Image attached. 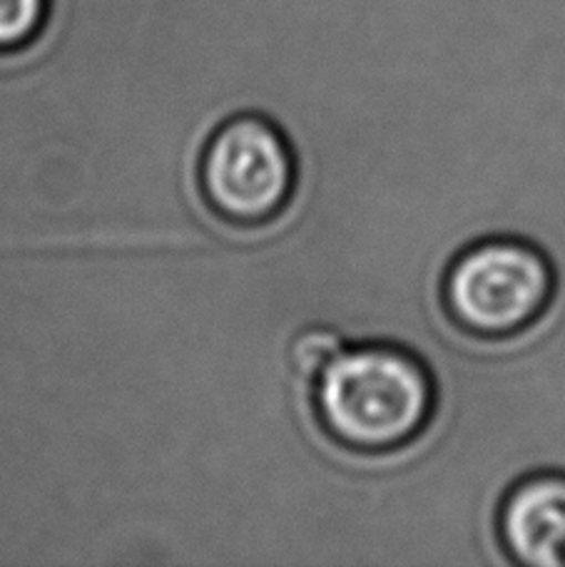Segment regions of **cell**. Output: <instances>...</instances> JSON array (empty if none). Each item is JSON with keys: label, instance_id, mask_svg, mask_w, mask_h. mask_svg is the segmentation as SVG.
Returning <instances> with one entry per match:
<instances>
[{"label": "cell", "instance_id": "obj_2", "mask_svg": "<svg viewBox=\"0 0 565 567\" xmlns=\"http://www.w3.org/2000/svg\"><path fill=\"white\" fill-rule=\"evenodd\" d=\"M556 277L548 259L518 239H489L463 249L443 277V303L459 329L503 339L536 323Z\"/></svg>", "mask_w": 565, "mask_h": 567}, {"label": "cell", "instance_id": "obj_6", "mask_svg": "<svg viewBox=\"0 0 565 567\" xmlns=\"http://www.w3.org/2000/svg\"><path fill=\"white\" fill-rule=\"evenodd\" d=\"M341 351H345V341H341L337 331L309 329L299 333L295 343H291V363H295L301 377L315 381Z\"/></svg>", "mask_w": 565, "mask_h": 567}, {"label": "cell", "instance_id": "obj_4", "mask_svg": "<svg viewBox=\"0 0 565 567\" xmlns=\"http://www.w3.org/2000/svg\"><path fill=\"white\" fill-rule=\"evenodd\" d=\"M499 538L513 563L565 565V475H531L511 488L499 508Z\"/></svg>", "mask_w": 565, "mask_h": 567}, {"label": "cell", "instance_id": "obj_3", "mask_svg": "<svg viewBox=\"0 0 565 567\" xmlns=\"http://www.w3.org/2000/svg\"><path fill=\"white\" fill-rule=\"evenodd\" d=\"M295 157L285 135L265 117L239 115L209 137L199 185L215 215L239 227L265 225L287 207Z\"/></svg>", "mask_w": 565, "mask_h": 567}, {"label": "cell", "instance_id": "obj_5", "mask_svg": "<svg viewBox=\"0 0 565 567\" xmlns=\"http://www.w3.org/2000/svg\"><path fill=\"white\" fill-rule=\"evenodd\" d=\"M43 18L45 0H0V53L30 43Z\"/></svg>", "mask_w": 565, "mask_h": 567}, {"label": "cell", "instance_id": "obj_1", "mask_svg": "<svg viewBox=\"0 0 565 567\" xmlns=\"http://www.w3.org/2000/svg\"><path fill=\"white\" fill-rule=\"evenodd\" d=\"M436 391L413 353L364 343L339 353L315 379L321 429L341 449L387 453L411 443L431 421Z\"/></svg>", "mask_w": 565, "mask_h": 567}]
</instances>
